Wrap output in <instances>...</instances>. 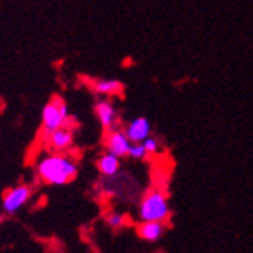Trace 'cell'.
Here are the masks:
<instances>
[{
  "instance_id": "cell-1",
  "label": "cell",
  "mask_w": 253,
  "mask_h": 253,
  "mask_svg": "<svg viewBox=\"0 0 253 253\" xmlns=\"http://www.w3.org/2000/svg\"><path fill=\"white\" fill-rule=\"evenodd\" d=\"M79 173V166L75 156L68 153L47 152L40 156L35 163V174L37 177L52 187L67 185L76 179Z\"/></svg>"
},
{
  "instance_id": "cell-2",
  "label": "cell",
  "mask_w": 253,
  "mask_h": 253,
  "mask_svg": "<svg viewBox=\"0 0 253 253\" xmlns=\"http://www.w3.org/2000/svg\"><path fill=\"white\" fill-rule=\"evenodd\" d=\"M136 215L140 221L167 223V220L171 217V206L167 194L159 188L149 190L138 203Z\"/></svg>"
},
{
  "instance_id": "cell-3",
  "label": "cell",
  "mask_w": 253,
  "mask_h": 253,
  "mask_svg": "<svg viewBox=\"0 0 253 253\" xmlns=\"http://www.w3.org/2000/svg\"><path fill=\"white\" fill-rule=\"evenodd\" d=\"M73 117L70 116V111L61 96H55L42 109L41 116V136H47L49 133L70 126L72 127Z\"/></svg>"
},
{
  "instance_id": "cell-4",
  "label": "cell",
  "mask_w": 253,
  "mask_h": 253,
  "mask_svg": "<svg viewBox=\"0 0 253 253\" xmlns=\"http://www.w3.org/2000/svg\"><path fill=\"white\" fill-rule=\"evenodd\" d=\"M32 187L28 183H18V185L5 191L2 197V210L6 215H15L20 212L32 199Z\"/></svg>"
},
{
  "instance_id": "cell-5",
  "label": "cell",
  "mask_w": 253,
  "mask_h": 253,
  "mask_svg": "<svg viewBox=\"0 0 253 253\" xmlns=\"http://www.w3.org/2000/svg\"><path fill=\"white\" fill-rule=\"evenodd\" d=\"M103 146H105L106 152L116 155L119 158H125V156H129L132 141L127 138L125 129L114 127V129L105 132Z\"/></svg>"
},
{
  "instance_id": "cell-6",
  "label": "cell",
  "mask_w": 253,
  "mask_h": 253,
  "mask_svg": "<svg viewBox=\"0 0 253 253\" xmlns=\"http://www.w3.org/2000/svg\"><path fill=\"white\" fill-rule=\"evenodd\" d=\"M42 143L50 152L68 153V150L73 149V144H75V130L70 126L61 127L49 133L47 136H44Z\"/></svg>"
},
{
  "instance_id": "cell-7",
  "label": "cell",
  "mask_w": 253,
  "mask_h": 253,
  "mask_svg": "<svg viewBox=\"0 0 253 253\" xmlns=\"http://www.w3.org/2000/svg\"><path fill=\"white\" fill-rule=\"evenodd\" d=\"M94 112H96V117H97V120H99V123L105 132L117 127L119 114H117V109L112 105L111 100H108V99L97 100L94 105Z\"/></svg>"
},
{
  "instance_id": "cell-8",
  "label": "cell",
  "mask_w": 253,
  "mask_h": 253,
  "mask_svg": "<svg viewBox=\"0 0 253 253\" xmlns=\"http://www.w3.org/2000/svg\"><path fill=\"white\" fill-rule=\"evenodd\" d=\"M88 86L91 91L103 97H112V96H122L125 91L123 82L117 79H91L88 81Z\"/></svg>"
},
{
  "instance_id": "cell-9",
  "label": "cell",
  "mask_w": 253,
  "mask_h": 253,
  "mask_svg": "<svg viewBox=\"0 0 253 253\" xmlns=\"http://www.w3.org/2000/svg\"><path fill=\"white\" fill-rule=\"evenodd\" d=\"M125 132H126L129 140L132 141V144L143 143L146 138L150 136V133H152V125L146 117H136L126 125Z\"/></svg>"
},
{
  "instance_id": "cell-10",
  "label": "cell",
  "mask_w": 253,
  "mask_h": 253,
  "mask_svg": "<svg viewBox=\"0 0 253 253\" xmlns=\"http://www.w3.org/2000/svg\"><path fill=\"white\" fill-rule=\"evenodd\" d=\"M166 229V223L161 221H140V224L136 226V234L144 241L156 243L164 237Z\"/></svg>"
},
{
  "instance_id": "cell-11",
  "label": "cell",
  "mask_w": 253,
  "mask_h": 253,
  "mask_svg": "<svg viewBox=\"0 0 253 253\" xmlns=\"http://www.w3.org/2000/svg\"><path fill=\"white\" fill-rule=\"evenodd\" d=\"M122 169V161L119 156L112 155L109 152H105L103 155H100V158L97 159V170L103 177H114L117 176L119 171Z\"/></svg>"
},
{
  "instance_id": "cell-12",
  "label": "cell",
  "mask_w": 253,
  "mask_h": 253,
  "mask_svg": "<svg viewBox=\"0 0 253 253\" xmlns=\"http://www.w3.org/2000/svg\"><path fill=\"white\" fill-rule=\"evenodd\" d=\"M126 221H127L126 215L123 212H120V211H109L105 215V223L111 229H114V231H119V229L125 227L126 226Z\"/></svg>"
},
{
  "instance_id": "cell-13",
  "label": "cell",
  "mask_w": 253,
  "mask_h": 253,
  "mask_svg": "<svg viewBox=\"0 0 253 253\" xmlns=\"http://www.w3.org/2000/svg\"><path fill=\"white\" fill-rule=\"evenodd\" d=\"M147 156H149V152L146 150V147H144L143 143H135V144H132V147L129 150V158L141 161V159H146Z\"/></svg>"
},
{
  "instance_id": "cell-14",
  "label": "cell",
  "mask_w": 253,
  "mask_h": 253,
  "mask_svg": "<svg viewBox=\"0 0 253 253\" xmlns=\"http://www.w3.org/2000/svg\"><path fill=\"white\" fill-rule=\"evenodd\" d=\"M143 144H144L146 150L149 152V155H155V153H158L159 149H161L159 140H158V138H155V136H152V135L146 138V140L143 141Z\"/></svg>"
}]
</instances>
